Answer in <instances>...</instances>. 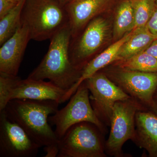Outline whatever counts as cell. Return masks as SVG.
<instances>
[{
	"label": "cell",
	"mask_w": 157,
	"mask_h": 157,
	"mask_svg": "<svg viewBox=\"0 0 157 157\" xmlns=\"http://www.w3.org/2000/svg\"><path fill=\"white\" fill-rule=\"evenodd\" d=\"M59 104L52 100L14 99L3 110L9 119L20 126L41 147H58L59 140L48 118L58 110Z\"/></svg>",
	"instance_id": "6da1fadb"
},
{
	"label": "cell",
	"mask_w": 157,
	"mask_h": 157,
	"mask_svg": "<svg viewBox=\"0 0 157 157\" xmlns=\"http://www.w3.org/2000/svg\"><path fill=\"white\" fill-rule=\"evenodd\" d=\"M71 39L69 24L50 39L48 52L28 78L48 79L67 93L71 90L78 81L82 72L70 61L69 49Z\"/></svg>",
	"instance_id": "7a4b0ae2"
},
{
	"label": "cell",
	"mask_w": 157,
	"mask_h": 157,
	"mask_svg": "<svg viewBox=\"0 0 157 157\" xmlns=\"http://www.w3.org/2000/svg\"><path fill=\"white\" fill-rule=\"evenodd\" d=\"M21 22L28 27L31 39L43 41L69 25V18L63 2L29 0L23 9Z\"/></svg>",
	"instance_id": "3957f363"
},
{
	"label": "cell",
	"mask_w": 157,
	"mask_h": 157,
	"mask_svg": "<svg viewBox=\"0 0 157 157\" xmlns=\"http://www.w3.org/2000/svg\"><path fill=\"white\" fill-rule=\"evenodd\" d=\"M67 92L51 82L0 73V111L14 99L52 100L62 104Z\"/></svg>",
	"instance_id": "277c9868"
},
{
	"label": "cell",
	"mask_w": 157,
	"mask_h": 157,
	"mask_svg": "<svg viewBox=\"0 0 157 157\" xmlns=\"http://www.w3.org/2000/svg\"><path fill=\"white\" fill-rule=\"evenodd\" d=\"M101 132L87 122L70 127L59 140L57 157H105Z\"/></svg>",
	"instance_id": "5b68a950"
},
{
	"label": "cell",
	"mask_w": 157,
	"mask_h": 157,
	"mask_svg": "<svg viewBox=\"0 0 157 157\" xmlns=\"http://www.w3.org/2000/svg\"><path fill=\"white\" fill-rule=\"evenodd\" d=\"M48 121L50 125L55 126V133L59 140L69 128L82 122L94 124L101 132L104 130L103 123L90 103L89 90L85 81L79 86L67 105L49 116Z\"/></svg>",
	"instance_id": "8992f818"
},
{
	"label": "cell",
	"mask_w": 157,
	"mask_h": 157,
	"mask_svg": "<svg viewBox=\"0 0 157 157\" xmlns=\"http://www.w3.org/2000/svg\"><path fill=\"white\" fill-rule=\"evenodd\" d=\"M142 109L141 104L132 98L114 104L110 120V133L105 144V152L108 155L123 156L124 144L135 137L136 113Z\"/></svg>",
	"instance_id": "52a82bcc"
},
{
	"label": "cell",
	"mask_w": 157,
	"mask_h": 157,
	"mask_svg": "<svg viewBox=\"0 0 157 157\" xmlns=\"http://www.w3.org/2000/svg\"><path fill=\"white\" fill-rule=\"evenodd\" d=\"M84 81L91 93L90 98L93 109L101 122L104 121L110 123L115 103L131 98L105 74L99 71Z\"/></svg>",
	"instance_id": "ba28073f"
},
{
	"label": "cell",
	"mask_w": 157,
	"mask_h": 157,
	"mask_svg": "<svg viewBox=\"0 0 157 157\" xmlns=\"http://www.w3.org/2000/svg\"><path fill=\"white\" fill-rule=\"evenodd\" d=\"M107 21L95 17L85 27L76 41L71 39L69 49L70 61L76 69L82 70L91 60L93 56L104 44L108 33Z\"/></svg>",
	"instance_id": "9c48e42d"
},
{
	"label": "cell",
	"mask_w": 157,
	"mask_h": 157,
	"mask_svg": "<svg viewBox=\"0 0 157 157\" xmlns=\"http://www.w3.org/2000/svg\"><path fill=\"white\" fill-rule=\"evenodd\" d=\"M40 147L4 110L0 112V157H36Z\"/></svg>",
	"instance_id": "30bf717a"
},
{
	"label": "cell",
	"mask_w": 157,
	"mask_h": 157,
	"mask_svg": "<svg viewBox=\"0 0 157 157\" xmlns=\"http://www.w3.org/2000/svg\"><path fill=\"white\" fill-rule=\"evenodd\" d=\"M112 80L131 98L150 107L157 88V73L121 69L112 73Z\"/></svg>",
	"instance_id": "8fae6325"
},
{
	"label": "cell",
	"mask_w": 157,
	"mask_h": 157,
	"mask_svg": "<svg viewBox=\"0 0 157 157\" xmlns=\"http://www.w3.org/2000/svg\"><path fill=\"white\" fill-rule=\"evenodd\" d=\"M30 40L28 27L21 22L16 33L1 45L0 73L17 76L26 48Z\"/></svg>",
	"instance_id": "7c38bea8"
},
{
	"label": "cell",
	"mask_w": 157,
	"mask_h": 157,
	"mask_svg": "<svg viewBox=\"0 0 157 157\" xmlns=\"http://www.w3.org/2000/svg\"><path fill=\"white\" fill-rule=\"evenodd\" d=\"M109 0H75L65 5L72 39L105 9Z\"/></svg>",
	"instance_id": "4fadbf2b"
},
{
	"label": "cell",
	"mask_w": 157,
	"mask_h": 157,
	"mask_svg": "<svg viewBox=\"0 0 157 157\" xmlns=\"http://www.w3.org/2000/svg\"><path fill=\"white\" fill-rule=\"evenodd\" d=\"M146 150L151 157H157V116L140 109L135 116V133L132 140Z\"/></svg>",
	"instance_id": "5bb4252c"
},
{
	"label": "cell",
	"mask_w": 157,
	"mask_h": 157,
	"mask_svg": "<svg viewBox=\"0 0 157 157\" xmlns=\"http://www.w3.org/2000/svg\"><path fill=\"white\" fill-rule=\"evenodd\" d=\"M134 30L127 33L119 40L113 43L104 51L99 54L90 61L82 70L81 75L78 81L73 87L66 93L62 103L69 100L76 92L79 86L87 78L93 76L107 65L117 61L118 54L121 47L132 36Z\"/></svg>",
	"instance_id": "9a60e30c"
},
{
	"label": "cell",
	"mask_w": 157,
	"mask_h": 157,
	"mask_svg": "<svg viewBox=\"0 0 157 157\" xmlns=\"http://www.w3.org/2000/svg\"><path fill=\"white\" fill-rule=\"evenodd\" d=\"M157 39L146 25L134 29L132 36L120 49L117 61L124 60L144 51Z\"/></svg>",
	"instance_id": "2e32d148"
},
{
	"label": "cell",
	"mask_w": 157,
	"mask_h": 157,
	"mask_svg": "<svg viewBox=\"0 0 157 157\" xmlns=\"http://www.w3.org/2000/svg\"><path fill=\"white\" fill-rule=\"evenodd\" d=\"M26 0H21L15 7L0 19V45L17 31L21 24V14Z\"/></svg>",
	"instance_id": "e0dca14e"
},
{
	"label": "cell",
	"mask_w": 157,
	"mask_h": 157,
	"mask_svg": "<svg viewBox=\"0 0 157 157\" xmlns=\"http://www.w3.org/2000/svg\"><path fill=\"white\" fill-rule=\"evenodd\" d=\"M135 17L130 0L124 1L119 6L116 16L113 33L116 39L134 29Z\"/></svg>",
	"instance_id": "ac0fdd59"
},
{
	"label": "cell",
	"mask_w": 157,
	"mask_h": 157,
	"mask_svg": "<svg viewBox=\"0 0 157 157\" xmlns=\"http://www.w3.org/2000/svg\"><path fill=\"white\" fill-rule=\"evenodd\" d=\"M118 61V66L124 70L157 73V59L144 51L124 60Z\"/></svg>",
	"instance_id": "d6986e66"
},
{
	"label": "cell",
	"mask_w": 157,
	"mask_h": 157,
	"mask_svg": "<svg viewBox=\"0 0 157 157\" xmlns=\"http://www.w3.org/2000/svg\"><path fill=\"white\" fill-rule=\"evenodd\" d=\"M135 17L134 29L146 25L155 8L156 0H130Z\"/></svg>",
	"instance_id": "ffe728a7"
},
{
	"label": "cell",
	"mask_w": 157,
	"mask_h": 157,
	"mask_svg": "<svg viewBox=\"0 0 157 157\" xmlns=\"http://www.w3.org/2000/svg\"><path fill=\"white\" fill-rule=\"evenodd\" d=\"M17 3L13 0H0V19L10 12Z\"/></svg>",
	"instance_id": "44dd1931"
},
{
	"label": "cell",
	"mask_w": 157,
	"mask_h": 157,
	"mask_svg": "<svg viewBox=\"0 0 157 157\" xmlns=\"http://www.w3.org/2000/svg\"><path fill=\"white\" fill-rule=\"evenodd\" d=\"M146 26L151 34L157 36V5Z\"/></svg>",
	"instance_id": "7402d4cb"
},
{
	"label": "cell",
	"mask_w": 157,
	"mask_h": 157,
	"mask_svg": "<svg viewBox=\"0 0 157 157\" xmlns=\"http://www.w3.org/2000/svg\"><path fill=\"white\" fill-rule=\"evenodd\" d=\"M144 51L157 59V39L152 42L148 48Z\"/></svg>",
	"instance_id": "603a6c76"
},
{
	"label": "cell",
	"mask_w": 157,
	"mask_h": 157,
	"mask_svg": "<svg viewBox=\"0 0 157 157\" xmlns=\"http://www.w3.org/2000/svg\"><path fill=\"white\" fill-rule=\"evenodd\" d=\"M151 111L157 116V88L153 98L151 105L149 107Z\"/></svg>",
	"instance_id": "cb8c5ba5"
},
{
	"label": "cell",
	"mask_w": 157,
	"mask_h": 157,
	"mask_svg": "<svg viewBox=\"0 0 157 157\" xmlns=\"http://www.w3.org/2000/svg\"><path fill=\"white\" fill-rule=\"evenodd\" d=\"M61 1L64 4L66 5V4H67V3L70 0H61Z\"/></svg>",
	"instance_id": "d4e9b609"
},
{
	"label": "cell",
	"mask_w": 157,
	"mask_h": 157,
	"mask_svg": "<svg viewBox=\"0 0 157 157\" xmlns=\"http://www.w3.org/2000/svg\"><path fill=\"white\" fill-rule=\"evenodd\" d=\"M13 1H14V2H19V1H21V0H13Z\"/></svg>",
	"instance_id": "484cf974"
},
{
	"label": "cell",
	"mask_w": 157,
	"mask_h": 157,
	"mask_svg": "<svg viewBox=\"0 0 157 157\" xmlns=\"http://www.w3.org/2000/svg\"><path fill=\"white\" fill-rule=\"evenodd\" d=\"M75 1V0H70V1H69V2H70V1ZM68 3V2H67Z\"/></svg>",
	"instance_id": "4316f807"
}]
</instances>
